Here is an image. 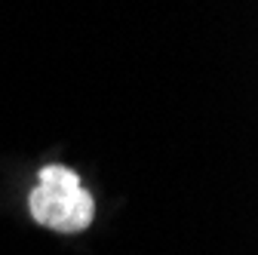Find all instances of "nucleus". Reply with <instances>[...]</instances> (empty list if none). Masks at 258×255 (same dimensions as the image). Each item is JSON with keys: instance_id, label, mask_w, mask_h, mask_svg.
Wrapping results in <instances>:
<instances>
[{"instance_id": "f257e3e1", "label": "nucleus", "mask_w": 258, "mask_h": 255, "mask_svg": "<svg viewBox=\"0 0 258 255\" xmlns=\"http://www.w3.org/2000/svg\"><path fill=\"white\" fill-rule=\"evenodd\" d=\"M31 218L58 234H80L95 218V200L80 184V175L68 166H43L40 184L28 197Z\"/></svg>"}]
</instances>
